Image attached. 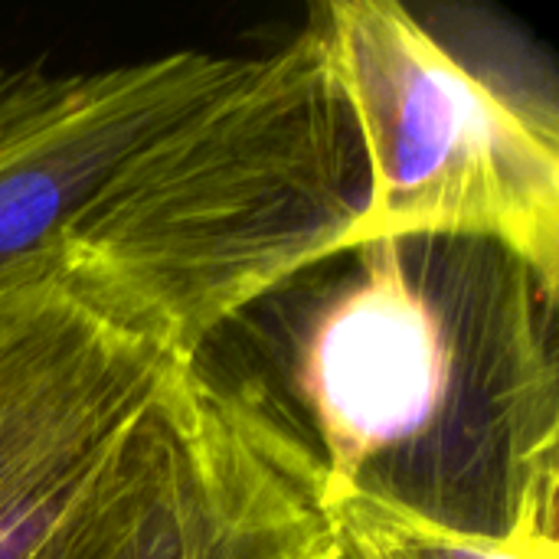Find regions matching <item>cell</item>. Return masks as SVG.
I'll use <instances>...</instances> for the list:
<instances>
[{"mask_svg":"<svg viewBox=\"0 0 559 559\" xmlns=\"http://www.w3.org/2000/svg\"><path fill=\"white\" fill-rule=\"evenodd\" d=\"M364 160L311 26L128 154L49 246L108 314L187 360L344 255Z\"/></svg>","mask_w":559,"mask_h":559,"instance_id":"obj_1","label":"cell"},{"mask_svg":"<svg viewBox=\"0 0 559 559\" xmlns=\"http://www.w3.org/2000/svg\"><path fill=\"white\" fill-rule=\"evenodd\" d=\"M200 380L52 249L0 269V559L105 557L164 488Z\"/></svg>","mask_w":559,"mask_h":559,"instance_id":"obj_2","label":"cell"},{"mask_svg":"<svg viewBox=\"0 0 559 559\" xmlns=\"http://www.w3.org/2000/svg\"><path fill=\"white\" fill-rule=\"evenodd\" d=\"M350 115L364 200L344 252L495 242L550 301L559 282V128L465 66L396 0H324L308 23Z\"/></svg>","mask_w":559,"mask_h":559,"instance_id":"obj_3","label":"cell"},{"mask_svg":"<svg viewBox=\"0 0 559 559\" xmlns=\"http://www.w3.org/2000/svg\"><path fill=\"white\" fill-rule=\"evenodd\" d=\"M246 66L203 49L92 72L0 59V269L46 252L128 154Z\"/></svg>","mask_w":559,"mask_h":559,"instance_id":"obj_4","label":"cell"},{"mask_svg":"<svg viewBox=\"0 0 559 559\" xmlns=\"http://www.w3.org/2000/svg\"><path fill=\"white\" fill-rule=\"evenodd\" d=\"M321 455L269 403L203 377L177 462L102 559H334Z\"/></svg>","mask_w":559,"mask_h":559,"instance_id":"obj_5","label":"cell"},{"mask_svg":"<svg viewBox=\"0 0 559 559\" xmlns=\"http://www.w3.org/2000/svg\"><path fill=\"white\" fill-rule=\"evenodd\" d=\"M400 249H364V278L318 314L301 347V390L331 488L364 485V472L419 439L449 396L452 350Z\"/></svg>","mask_w":559,"mask_h":559,"instance_id":"obj_6","label":"cell"},{"mask_svg":"<svg viewBox=\"0 0 559 559\" xmlns=\"http://www.w3.org/2000/svg\"><path fill=\"white\" fill-rule=\"evenodd\" d=\"M341 550L354 559H559L554 452L527 472L508 531H468L377 485L331 488Z\"/></svg>","mask_w":559,"mask_h":559,"instance_id":"obj_7","label":"cell"},{"mask_svg":"<svg viewBox=\"0 0 559 559\" xmlns=\"http://www.w3.org/2000/svg\"><path fill=\"white\" fill-rule=\"evenodd\" d=\"M334 559H354V557H350V554H344V550H337V557Z\"/></svg>","mask_w":559,"mask_h":559,"instance_id":"obj_8","label":"cell"}]
</instances>
